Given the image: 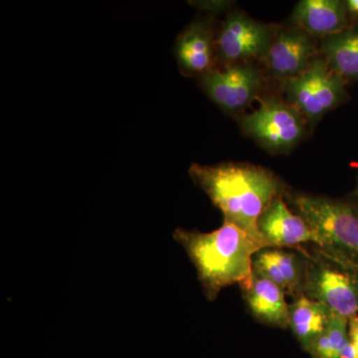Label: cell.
Instances as JSON below:
<instances>
[{"instance_id":"ac0fdd59","label":"cell","mask_w":358,"mask_h":358,"mask_svg":"<svg viewBox=\"0 0 358 358\" xmlns=\"http://www.w3.org/2000/svg\"><path fill=\"white\" fill-rule=\"evenodd\" d=\"M348 333L355 348V358H358V315L350 317L348 320Z\"/></svg>"},{"instance_id":"5bb4252c","label":"cell","mask_w":358,"mask_h":358,"mask_svg":"<svg viewBox=\"0 0 358 358\" xmlns=\"http://www.w3.org/2000/svg\"><path fill=\"white\" fill-rule=\"evenodd\" d=\"M345 2L339 0H303L294 7L291 21L312 37H326L350 27Z\"/></svg>"},{"instance_id":"5b68a950","label":"cell","mask_w":358,"mask_h":358,"mask_svg":"<svg viewBox=\"0 0 358 358\" xmlns=\"http://www.w3.org/2000/svg\"><path fill=\"white\" fill-rule=\"evenodd\" d=\"M346 82L329 68L324 58H315L298 76L285 81L289 103L306 121L315 122L346 100Z\"/></svg>"},{"instance_id":"d6986e66","label":"cell","mask_w":358,"mask_h":358,"mask_svg":"<svg viewBox=\"0 0 358 358\" xmlns=\"http://www.w3.org/2000/svg\"><path fill=\"white\" fill-rule=\"evenodd\" d=\"M353 199H355V200H357V201H358V181H357V188H355V195H353Z\"/></svg>"},{"instance_id":"8992f818","label":"cell","mask_w":358,"mask_h":358,"mask_svg":"<svg viewBox=\"0 0 358 358\" xmlns=\"http://www.w3.org/2000/svg\"><path fill=\"white\" fill-rule=\"evenodd\" d=\"M242 129L268 152H284L305 134L306 119L291 103L268 99L261 107L242 117Z\"/></svg>"},{"instance_id":"e0dca14e","label":"cell","mask_w":358,"mask_h":358,"mask_svg":"<svg viewBox=\"0 0 358 358\" xmlns=\"http://www.w3.org/2000/svg\"><path fill=\"white\" fill-rule=\"evenodd\" d=\"M348 320L334 313L326 331L313 343L308 355L313 358H355L348 333Z\"/></svg>"},{"instance_id":"277c9868","label":"cell","mask_w":358,"mask_h":358,"mask_svg":"<svg viewBox=\"0 0 358 358\" xmlns=\"http://www.w3.org/2000/svg\"><path fill=\"white\" fill-rule=\"evenodd\" d=\"M299 250L306 260L303 296L324 303L346 319L358 315V270L315 245H306Z\"/></svg>"},{"instance_id":"7a4b0ae2","label":"cell","mask_w":358,"mask_h":358,"mask_svg":"<svg viewBox=\"0 0 358 358\" xmlns=\"http://www.w3.org/2000/svg\"><path fill=\"white\" fill-rule=\"evenodd\" d=\"M173 239L185 250L195 268L207 300L213 301L227 287L243 289L253 279V258L267 248L234 224L225 222L209 233L178 228Z\"/></svg>"},{"instance_id":"ba28073f","label":"cell","mask_w":358,"mask_h":358,"mask_svg":"<svg viewBox=\"0 0 358 358\" xmlns=\"http://www.w3.org/2000/svg\"><path fill=\"white\" fill-rule=\"evenodd\" d=\"M200 84L218 107L227 112H237L256 98L263 80L251 63H239L214 68L200 77Z\"/></svg>"},{"instance_id":"4fadbf2b","label":"cell","mask_w":358,"mask_h":358,"mask_svg":"<svg viewBox=\"0 0 358 358\" xmlns=\"http://www.w3.org/2000/svg\"><path fill=\"white\" fill-rule=\"evenodd\" d=\"M241 291L247 310L256 322L264 326L289 329V305L286 293L275 282L254 273L249 286Z\"/></svg>"},{"instance_id":"7c38bea8","label":"cell","mask_w":358,"mask_h":358,"mask_svg":"<svg viewBox=\"0 0 358 358\" xmlns=\"http://www.w3.org/2000/svg\"><path fill=\"white\" fill-rule=\"evenodd\" d=\"M179 69L189 76H200L216 68L215 34L203 20L192 23L179 35L174 47Z\"/></svg>"},{"instance_id":"2e32d148","label":"cell","mask_w":358,"mask_h":358,"mask_svg":"<svg viewBox=\"0 0 358 358\" xmlns=\"http://www.w3.org/2000/svg\"><path fill=\"white\" fill-rule=\"evenodd\" d=\"M322 54L331 70L345 81H358V26L324 38Z\"/></svg>"},{"instance_id":"52a82bcc","label":"cell","mask_w":358,"mask_h":358,"mask_svg":"<svg viewBox=\"0 0 358 358\" xmlns=\"http://www.w3.org/2000/svg\"><path fill=\"white\" fill-rule=\"evenodd\" d=\"M273 36L268 26L243 13L230 14L215 34L217 60L228 66L264 59Z\"/></svg>"},{"instance_id":"8fae6325","label":"cell","mask_w":358,"mask_h":358,"mask_svg":"<svg viewBox=\"0 0 358 358\" xmlns=\"http://www.w3.org/2000/svg\"><path fill=\"white\" fill-rule=\"evenodd\" d=\"M253 272L275 282L293 300L303 294L306 260L300 250L261 249L254 255Z\"/></svg>"},{"instance_id":"30bf717a","label":"cell","mask_w":358,"mask_h":358,"mask_svg":"<svg viewBox=\"0 0 358 358\" xmlns=\"http://www.w3.org/2000/svg\"><path fill=\"white\" fill-rule=\"evenodd\" d=\"M315 54L317 47L313 37L296 28L282 30L273 36L264 59L272 74L286 81L307 69Z\"/></svg>"},{"instance_id":"3957f363","label":"cell","mask_w":358,"mask_h":358,"mask_svg":"<svg viewBox=\"0 0 358 358\" xmlns=\"http://www.w3.org/2000/svg\"><path fill=\"white\" fill-rule=\"evenodd\" d=\"M284 199L301 216L317 237L322 251L358 270V201L329 199L310 193L292 192Z\"/></svg>"},{"instance_id":"9c48e42d","label":"cell","mask_w":358,"mask_h":358,"mask_svg":"<svg viewBox=\"0 0 358 358\" xmlns=\"http://www.w3.org/2000/svg\"><path fill=\"white\" fill-rule=\"evenodd\" d=\"M260 236L267 247L299 250L317 244V237L307 221L292 210L284 194L271 201L257 222Z\"/></svg>"},{"instance_id":"9a60e30c","label":"cell","mask_w":358,"mask_h":358,"mask_svg":"<svg viewBox=\"0 0 358 358\" xmlns=\"http://www.w3.org/2000/svg\"><path fill=\"white\" fill-rule=\"evenodd\" d=\"M289 308V327L305 352L326 331L334 313L320 301L301 296L294 299Z\"/></svg>"},{"instance_id":"6da1fadb","label":"cell","mask_w":358,"mask_h":358,"mask_svg":"<svg viewBox=\"0 0 358 358\" xmlns=\"http://www.w3.org/2000/svg\"><path fill=\"white\" fill-rule=\"evenodd\" d=\"M188 173L222 212L225 222L234 224L264 243L257 222L271 201L287 189L281 179L268 169L243 162L193 164Z\"/></svg>"},{"instance_id":"ffe728a7","label":"cell","mask_w":358,"mask_h":358,"mask_svg":"<svg viewBox=\"0 0 358 358\" xmlns=\"http://www.w3.org/2000/svg\"><path fill=\"white\" fill-rule=\"evenodd\" d=\"M355 18H357V20H358V16H357V17H355Z\"/></svg>"}]
</instances>
